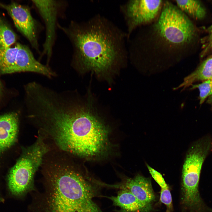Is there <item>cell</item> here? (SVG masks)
Returning a JSON list of instances; mask_svg holds the SVG:
<instances>
[{"label": "cell", "instance_id": "13", "mask_svg": "<svg viewBox=\"0 0 212 212\" xmlns=\"http://www.w3.org/2000/svg\"><path fill=\"white\" fill-rule=\"evenodd\" d=\"M212 80V57L203 61L194 72L184 78V82L178 88L182 87L184 89L195 82Z\"/></svg>", "mask_w": 212, "mask_h": 212}, {"label": "cell", "instance_id": "16", "mask_svg": "<svg viewBox=\"0 0 212 212\" xmlns=\"http://www.w3.org/2000/svg\"><path fill=\"white\" fill-rule=\"evenodd\" d=\"M16 39L15 33L0 16V48L11 47Z\"/></svg>", "mask_w": 212, "mask_h": 212}, {"label": "cell", "instance_id": "21", "mask_svg": "<svg viewBox=\"0 0 212 212\" xmlns=\"http://www.w3.org/2000/svg\"><path fill=\"white\" fill-rule=\"evenodd\" d=\"M207 102L211 105L212 108V95L209 97Z\"/></svg>", "mask_w": 212, "mask_h": 212}, {"label": "cell", "instance_id": "12", "mask_svg": "<svg viewBox=\"0 0 212 212\" xmlns=\"http://www.w3.org/2000/svg\"><path fill=\"white\" fill-rule=\"evenodd\" d=\"M120 208L117 212H149L152 209L144 205L130 192L120 189L116 196L107 197Z\"/></svg>", "mask_w": 212, "mask_h": 212}, {"label": "cell", "instance_id": "17", "mask_svg": "<svg viewBox=\"0 0 212 212\" xmlns=\"http://www.w3.org/2000/svg\"><path fill=\"white\" fill-rule=\"evenodd\" d=\"M191 90L198 88L199 91L200 104H201L208 97L212 95V80L203 81L196 85H192Z\"/></svg>", "mask_w": 212, "mask_h": 212}, {"label": "cell", "instance_id": "22", "mask_svg": "<svg viewBox=\"0 0 212 212\" xmlns=\"http://www.w3.org/2000/svg\"><path fill=\"white\" fill-rule=\"evenodd\" d=\"M2 85L0 80V99L1 98L2 94Z\"/></svg>", "mask_w": 212, "mask_h": 212}, {"label": "cell", "instance_id": "1", "mask_svg": "<svg viewBox=\"0 0 212 212\" xmlns=\"http://www.w3.org/2000/svg\"><path fill=\"white\" fill-rule=\"evenodd\" d=\"M71 94L60 93L47 99L39 110V125L63 151L85 158L102 154L109 145L107 127L91 108Z\"/></svg>", "mask_w": 212, "mask_h": 212}, {"label": "cell", "instance_id": "7", "mask_svg": "<svg viewBox=\"0 0 212 212\" xmlns=\"http://www.w3.org/2000/svg\"><path fill=\"white\" fill-rule=\"evenodd\" d=\"M164 0H129L119 9L127 28V39L138 28L149 24L159 16Z\"/></svg>", "mask_w": 212, "mask_h": 212}, {"label": "cell", "instance_id": "3", "mask_svg": "<svg viewBox=\"0 0 212 212\" xmlns=\"http://www.w3.org/2000/svg\"><path fill=\"white\" fill-rule=\"evenodd\" d=\"M57 26L73 47L71 65L80 72L107 73L123 66L128 58L126 32L106 17L96 14L84 21Z\"/></svg>", "mask_w": 212, "mask_h": 212}, {"label": "cell", "instance_id": "10", "mask_svg": "<svg viewBox=\"0 0 212 212\" xmlns=\"http://www.w3.org/2000/svg\"><path fill=\"white\" fill-rule=\"evenodd\" d=\"M106 188L125 189L130 192L143 204L152 208L155 197L150 180L138 174L133 178H126L120 182L107 184Z\"/></svg>", "mask_w": 212, "mask_h": 212}, {"label": "cell", "instance_id": "4", "mask_svg": "<svg viewBox=\"0 0 212 212\" xmlns=\"http://www.w3.org/2000/svg\"><path fill=\"white\" fill-rule=\"evenodd\" d=\"M46 164L44 174L49 212H104L94 200L100 196L102 182L84 175L66 161Z\"/></svg>", "mask_w": 212, "mask_h": 212}, {"label": "cell", "instance_id": "6", "mask_svg": "<svg viewBox=\"0 0 212 212\" xmlns=\"http://www.w3.org/2000/svg\"><path fill=\"white\" fill-rule=\"evenodd\" d=\"M48 151V146L40 136L34 143L24 149L7 176L8 187L13 195L21 196L31 189L35 173Z\"/></svg>", "mask_w": 212, "mask_h": 212}, {"label": "cell", "instance_id": "18", "mask_svg": "<svg viewBox=\"0 0 212 212\" xmlns=\"http://www.w3.org/2000/svg\"><path fill=\"white\" fill-rule=\"evenodd\" d=\"M160 201L166 205V212H172L173 209L172 197L168 186L161 188Z\"/></svg>", "mask_w": 212, "mask_h": 212}, {"label": "cell", "instance_id": "15", "mask_svg": "<svg viewBox=\"0 0 212 212\" xmlns=\"http://www.w3.org/2000/svg\"><path fill=\"white\" fill-rule=\"evenodd\" d=\"M17 43L13 47L0 48V72L3 74L16 72Z\"/></svg>", "mask_w": 212, "mask_h": 212}, {"label": "cell", "instance_id": "8", "mask_svg": "<svg viewBox=\"0 0 212 212\" xmlns=\"http://www.w3.org/2000/svg\"><path fill=\"white\" fill-rule=\"evenodd\" d=\"M43 19L46 28V37L43 44L42 54L47 57V65L49 66L52 53L56 38L57 20L62 3L54 0H32Z\"/></svg>", "mask_w": 212, "mask_h": 212}, {"label": "cell", "instance_id": "2", "mask_svg": "<svg viewBox=\"0 0 212 212\" xmlns=\"http://www.w3.org/2000/svg\"><path fill=\"white\" fill-rule=\"evenodd\" d=\"M134 32L127 41L128 58L136 66L147 69H164L179 62L197 36L190 18L169 0H164L155 21Z\"/></svg>", "mask_w": 212, "mask_h": 212}, {"label": "cell", "instance_id": "11", "mask_svg": "<svg viewBox=\"0 0 212 212\" xmlns=\"http://www.w3.org/2000/svg\"><path fill=\"white\" fill-rule=\"evenodd\" d=\"M18 127L16 113L11 112L0 116V160L16 141Z\"/></svg>", "mask_w": 212, "mask_h": 212}, {"label": "cell", "instance_id": "14", "mask_svg": "<svg viewBox=\"0 0 212 212\" xmlns=\"http://www.w3.org/2000/svg\"><path fill=\"white\" fill-rule=\"evenodd\" d=\"M173 1L189 18L200 20L203 19L206 15V10L199 1L176 0Z\"/></svg>", "mask_w": 212, "mask_h": 212}, {"label": "cell", "instance_id": "9", "mask_svg": "<svg viewBox=\"0 0 212 212\" xmlns=\"http://www.w3.org/2000/svg\"><path fill=\"white\" fill-rule=\"evenodd\" d=\"M0 6L6 9L18 30L27 39L33 48L39 52L37 24L28 7L15 2Z\"/></svg>", "mask_w": 212, "mask_h": 212}, {"label": "cell", "instance_id": "20", "mask_svg": "<svg viewBox=\"0 0 212 212\" xmlns=\"http://www.w3.org/2000/svg\"><path fill=\"white\" fill-rule=\"evenodd\" d=\"M208 34L206 39L205 47L201 54L203 57L208 53L212 49V24L207 29Z\"/></svg>", "mask_w": 212, "mask_h": 212}, {"label": "cell", "instance_id": "19", "mask_svg": "<svg viewBox=\"0 0 212 212\" xmlns=\"http://www.w3.org/2000/svg\"><path fill=\"white\" fill-rule=\"evenodd\" d=\"M146 165L149 173L152 177L161 188H165L168 186L160 173L147 164H146Z\"/></svg>", "mask_w": 212, "mask_h": 212}, {"label": "cell", "instance_id": "5", "mask_svg": "<svg viewBox=\"0 0 212 212\" xmlns=\"http://www.w3.org/2000/svg\"><path fill=\"white\" fill-rule=\"evenodd\" d=\"M212 150V140L206 137L195 142L188 151L182 169V201L187 208L198 211L204 205L198 190L203 162Z\"/></svg>", "mask_w": 212, "mask_h": 212}]
</instances>
